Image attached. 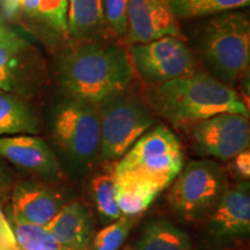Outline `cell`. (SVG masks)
I'll use <instances>...</instances> for the list:
<instances>
[{
    "mask_svg": "<svg viewBox=\"0 0 250 250\" xmlns=\"http://www.w3.org/2000/svg\"><path fill=\"white\" fill-rule=\"evenodd\" d=\"M189 131L196 154L219 161H229L240 152L249 148V117L224 112L199 122Z\"/></svg>",
    "mask_w": 250,
    "mask_h": 250,
    "instance_id": "cell-10",
    "label": "cell"
},
{
    "mask_svg": "<svg viewBox=\"0 0 250 250\" xmlns=\"http://www.w3.org/2000/svg\"><path fill=\"white\" fill-rule=\"evenodd\" d=\"M184 149L179 137L167 125H153L120 160L109 164L114 175H133L158 188L170 186L181 173Z\"/></svg>",
    "mask_w": 250,
    "mask_h": 250,
    "instance_id": "cell-6",
    "label": "cell"
},
{
    "mask_svg": "<svg viewBox=\"0 0 250 250\" xmlns=\"http://www.w3.org/2000/svg\"><path fill=\"white\" fill-rule=\"evenodd\" d=\"M57 78L62 92L96 103L132 85L126 45L114 39L68 43L59 50Z\"/></svg>",
    "mask_w": 250,
    "mask_h": 250,
    "instance_id": "cell-1",
    "label": "cell"
},
{
    "mask_svg": "<svg viewBox=\"0 0 250 250\" xmlns=\"http://www.w3.org/2000/svg\"><path fill=\"white\" fill-rule=\"evenodd\" d=\"M44 59L35 46L14 31L0 35V90L28 95L46 80Z\"/></svg>",
    "mask_w": 250,
    "mask_h": 250,
    "instance_id": "cell-9",
    "label": "cell"
},
{
    "mask_svg": "<svg viewBox=\"0 0 250 250\" xmlns=\"http://www.w3.org/2000/svg\"><path fill=\"white\" fill-rule=\"evenodd\" d=\"M134 77L144 86L156 85L198 70V61L186 39L164 36L126 46Z\"/></svg>",
    "mask_w": 250,
    "mask_h": 250,
    "instance_id": "cell-8",
    "label": "cell"
},
{
    "mask_svg": "<svg viewBox=\"0 0 250 250\" xmlns=\"http://www.w3.org/2000/svg\"><path fill=\"white\" fill-rule=\"evenodd\" d=\"M168 204L184 220L195 221L208 214L228 188L227 175L213 160H192L177 175Z\"/></svg>",
    "mask_w": 250,
    "mask_h": 250,
    "instance_id": "cell-7",
    "label": "cell"
},
{
    "mask_svg": "<svg viewBox=\"0 0 250 250\" xmlns=\"http://www.w3.org/2000/svg\"><path fill=\"white\" fill-rule=\"evenodd\" d=\"M117 204L122 215L139 217L161 191L148 181L133 175H114Z\"/></svg>",
    "mask_w": 250,
    "mask_h": 250,
    "instance_id": "cell-19",
    "label": "cell"
},
{
    "mask_svg": "<svg viewBox=\"0 0 250 250\" xmlns=\"http://www.w3.org/2000/svg\"><path fill=\"white\" fill-rule=\"evenodd\" d=\"M20 250H23V249H20Z\"/></svg>",
    "mask_w": 250,
    "mask_h": 250,
    "instance_id": "cell-31",
    "label": "cell"
},
{
    "mask_svg": "<svg viewBox=\"0 0 250 250\" xmlns=\"http://www.w3.org/2000/svg\"><path fill=\"white\" fill-rule=\"evenodd\" d=\"M0 156L21 169L48 179H58L62 174L55 151L36 134L0 137Z\"/></svg>",
    "mask_w": 250,
    "mask_h": 250,
    "instance_id": "cell-14",
    "label": "cell"
},
{
    "mask_svg": "<svg viewBox=\"0 0 250 250\" xmlns=\"http://www.w3.org/2000/svg\"><path fill=\"white\" fill-rule=\"evenodd\" d=\"M14 245H17V241H15L13 232H12L11 225L6 221L2 212L0 211V250Z\"/></svg>",
    "mask_w": 250,
    "mask_h": 250,
    "instance_id": "cell-27",
    "label": "cell"
},
{
    "mask_svg": "<svg viewBox=\"0 0 250 250\" xmlns=\"http://www.w3.org/2000/svg\"><path fill=\"white\" fill-rule=\"evenodd\" d=\"M101 137L100 161L116 162L153 125V114L133 83L96 103Z\"/></svg>",
    "mask_w": 250,
    "mask_h": 250,
    "instance_id": "cell-5",
    "label": "cell"
},
{
    "mask_svg": "<svg viewBox=\"0 0 250 250\" xmlns=\"http://www.w3.org/2000/svg\"><path fill=\"white\" fill-rule=\"evenodd\" d=\"M46 229L67 250H88L95 223L86 205L73 202L62 206Z\"/></svg>",
    "mask_w": 250,
    "mask_h": 250,
    "instance_id": "cell-16",
    "label": "cell"
},
{
    "mask_svg": "<svg viewBox=\"0 0 250 250\" xmlns=\"http://www.w3.org/2000/svg\"><path fill=\"white\" fill-rule=\"evenodd\" d=\"M138 217L122 215L95 234L90 243V250H120L132 229Z\"/></svg>",
    "mask_w": 250,
    "mask_h": 250,
    "instance_id": "cell-24",
    "label": "cell"
},
{
    "mask_svg": "<svg viewBox=\"0 0 250 250\" xmlns=\"http://www.w3.org/2000/svg\"><path fill=\"white\" fill-rule=\"evenodd\" d=\"M50 131L61 168L80 181L100 162L101 137L96 104L65 94L50 115Z\"/></svg>",
    "mask_w": 250,
    "mask_h": 250,
    "instance_id": "cell-3",
    "label": "cell"
},
{
    "mask_svg": "<svg viewBox=\"0 0 250 250\" xmlns=\"http://www.w3.org/2000/svg\"><path fill=\"white\" fill-rule=\"evenodd\" d=\"M164 36L183 37L170 0H129L125 45L145 43Z\"/></svg>",
    "mask_w": 250,
    "mask_h": 250,
    "instance_id": "cell-12",
    "label": "cell"
},
{
    "mask_svg": "<svg viewBox=\"0 0 250 250\" xmlns=\"http://www.w3.org/2000/svg\"><path fill=\"white\" fill-rule=\"evenodd\" d=\"M140 93L156 117L179 129L188 130L224 112L249 117L248 107L233 87L199 68L165 83L144 86Z\"/></svg>",
    "mask_w": 250,
    "mask_h": 250,
    "instance_id": "cell-2",
    "label": "cell"
},
{
    "mask_svg": "<svg viewBox=\"0 0 250 250\" xmlns=\"http://www.w3.org/2000/svg\"><path fill=\"white\" fill-rule=\"evenodd\" d=\"M4 13L55 51L68 44V0H0Z\"/></svg>",
    "mask_w": 250,
    "mask_h": 250,
    "instance_id": "cell-11",
    "label": "cell"
},
{
    "mask_svg": "<svg viewBox=\"0 0 250 250\" xmlns=\"http://www.w3.org/2000/svg\"><path fill=\"white\" fill-rule=\"evenodd\" d=\"M129 0H103L104 19L109 35L124 43L127 35Z\"/></svg>",
    "mask_w": 250,
    "mask_h": 250,
    "instance_id": "cell-25",
    "label": "cell"
},
{
    "mask_svg": "<svg viewBox=\"0 0 250 250\" xmlns=\"http://www.w3.org/2000/svg\"><path fill=\"white\" fill-rule=\"evenodd\" d=\"M11 228L15 241L23 250H67L55 239L46 227L19 223L12 219Z\"/></svg>",
    "mask_w": 250,
    "mask_h": 250,
    "instance_id": "cell-23",
    "label": "cell"
},
{
    "mask_svg": "<svg viewBox=\"0 0 250 250\" xmlns=\"http://www.w3.org/2000/svg\"><path fill=\"white\" fill-rule=\"evenodd\" d=\"M39 120L19 95L0 90V137L40 133Z\"/></svg>",
    "mask_w": 250,
    "mask_h": 250,
    "instance_id": "cell-20",
    "label": "cell"
},
{
    "mask_svg": "<svg viewBox=\"0 0 250 250\" xmlns=\"http://www.w3.org/2000/svg\"><path fill=\"white\" fill-rule=\"evenodd\" d=\"M90 195L102 223L110 224L122 217L117 204L116 181L110 167L93 177Z\"/></svg>",
    "mask_w": 250,
    "mask_h": 250,
    "instance_id": "cell-21",
    "label": "cell"
},
{
    "mask_svg": "<svg viewBox=\"0 0 250 250\" xmlns=\"http://www.w3.org/2000/svg\"><path fill=\"white\" fill-rule=\"evenodd\" d=\"M136 250H192L191 240L176 225L162 218L144 225L136 242Z\"/></svg>",
    "mask_w": 250,
    "mask_h": 250,
    "instance_id": "cell-18",
    "label": "cell"
},
{
    "mask_svg": "<svg viewBox=\"0 0 250 250\" xmlns=\"http://www.w3.org/2000/svg\"><path fill=\"white\" fill-rule=\"evenodd\" d=\"M1 250H20V248H19L18 243H17V245L9 246V247H7V248H4V249H1Z\"/></svg>",
    "mask_w": 250,
    "mask_h": 250,
    "instance_id": "cell-28",
    "label": "cell"
},
{
    "mask_svg": "<svg viewBox=\"0 0 250 250\" xmlns=\"http://www.w3.org/2000/svg\"><path fill=\"white\" fill-rule=\"evenodd\" d=\"M65 205L62 192L49 184L24 181L12 196L13 220L46 227Z\"/></svg>",
    "mask_w": 250,
    "mask_h": 250,
    "instance_id": "cell-15",
    "label": "cell"
},
{
    "mask_svg": "<svg viewBox=\"0 0 250 250\" xmlns=\"http://www.w3.org/2000/svg\"><path fill=\"white\" fill-rule=\"evenodd\" d=\"M208 214V234L217 242H228L248 235L250 232L248 181L228 187Z\"/></svg>",
    "mask_w": 250,
    "mask_h": 250,
    "instance_id": "cell-13",
    "label": "cell"
},
{
    "mask_svg": "<svg viewBox=\"0 0 250 250\" xmlns=\"http://www.w3.org/2000/svg\"><path fill=\"white\" fill-rule=\"evenodd\" d=\"M177 20L214 17V15L248 7L250 0H170Z\"/></svg>",
    "mask_w": 250,
    "mask_h": 250,
    "instance_id": "cell-22",
    "label": "cell"
},
{
    "mask_svg": "<svg viewBox=\"0 0 250 250\" xmlns=\"http://www.w3.org/2000/svg\"><path fill=\"white\" fill-rule=\"evenodd\" d=\"M67 30L68 43L112 39L105 24L103 0H68Z\"/></svg>",
    "mask_w": 250,
    "mask_h": 250,
    "instance_id": "cell-17",
    "label": "cell"
},
{
    "mask_svg": "<svg viewBox=\"0 0 250 250\" xmlns=\"http://www.w3.org/2000/svg\"><path fill=\"white\" fill-rule=\"evenodd\" d=\"M229 165L230 173L234 177L241 180L248 181L250 177V151L249 148L240 152L232 159Z\"/></svg>",
    "mask_w": 250,
    "mask_h": 250,
    "instance_id": "cell-26",
    "label": "cell"
},
{
    "mask_svg": "<svg viewBox=\"0 0 250 250\" xmlns=\"http://www.w3.org/2000/svg\"><path fill=\"white\" fill-rule=\"evenodd\" d=\"M6 29H7V28H5L4 26H2V24H0V35H1V34L4 33Z\"/></svg>",
    "mask_w": 250,
    "mask_h": 250,
    "instance_id": "cell-29",
    "label": "cell"
},
{
    "mask_svg": "<svg viewBox=\"0 0 250 250\" xmlns=\"http://www.w3.org/2000/svg\"><path fill=\"white\" fill-rule=\"evenodd\" d=\"M1 22H2V21H1V19H0V24H2Z\"/></svg>",
    "mask_w": 250,
    "mask_h": 250,
    "instance_id": "cell-30",
    "label": "cell"
},
{
    "mask_svg": "<svg viewBox=\"0 0 250 250\" xmlns=\"http://www.w3.org/2000/svg\"><path fill=\"white\" fill-rule=\"evenodd\" d=\"M198 49L212 76L234 88L249 71L248 15L230 11L211 17L199 33Z\"/></svg>",
    "mask_w": 250,
    "mask_h": 250,
    "instance_id": "cell-4",
    "label": "cell"
}]
</instances>
